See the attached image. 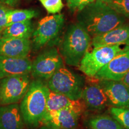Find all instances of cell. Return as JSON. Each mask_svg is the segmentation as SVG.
I'll use <instances>...</instances> for the list:
<instances>
[{"label": "cell", "mask_w": 129, "mask_h": 129, "mask_svg": "<svg viewBox=\"0 0 129 129\" xmlns=\"http://www.w3.org/2000/svg\"><path fill=\"white\" fill-rule=\"evenodd\" d=\"M77 23L94 37L125 23V17L103 1L96 0L78 12Z\"/></svg>", "instance_id": "1"}, {"label": "cell", "mask_w": 129, "mask_h": 129, "mask_svg": "<svg viewBox=\"0 0 129 129\" xmlns=\"http://www.w3.org/2000/svg\"><path fill=\"white\" fill-rule=\"evenodd\" d=\"M49 88L40 79H35L29 86L20 105L24 122L28 126L36 127L41 123L46 112Z\"/></svg>", "instance_id": "2"}, {"label": "cell", "mask_w": 129, "mask_h": 129, "mask_svg": "<svg viewBox=\"0 0 129 129\" xmlns=\"http://www.w3.org/2000/svg\"><path fill=\"white\" fill-rule=\"evenodd\" d=\"M91 37L78 23L68 27L60 46V54L66 63L79 67L81 60L88 51Z\"/></svg>", "instance_id": "3"}, {"label": "cell", "mask_w": 129, "mask_h": 129, "mask_svg": "<svg viewBox=\"0 0 129 129\" xmlns=\"http://www.w3.org/2000/svg\"><path fill=\"white\" fill-rule=\"evenodd\" d=\"M46 83L50 91L77 101L81 99L85 79L81 75L62 67L46 80Z\"/></svg>", "instance_id": "4"}, {"label": "cell", "mask_w": 129, "mask_h": 129, "mask_svg": "<svg viewBox=\"0 0 129 129\" xmlns=\"http://www.w3.org/2000/svg\"><path fill=\"white\" fill-rule=\"evenodd\" d=\"M120 45L94 47L87 51L81 60L79 69L90 77H94L102 68L123 50Z\"/></svg>", "instance_id": "5"}, {"label": "cell", "mask_w": 129, "mask_h": 129, "mask_svg": "<svg viewBox=\"0 0 129 129\" xmlns=\"http://www.w3.org/2000/svg\"><path fill=\"white\" fill-rule=\"evenodd\" d=\"M30 82L29 74L0 79V106L20 101L28 91Z\"/></svg>", "instance_id": "6"}, {"label": "cell", "mask_w": 129, "mask_h": 129, "mask_svg": "<svg viewBox=\"0 0 129 129\" xmlns=\"http://www.w3.org/2000/svg\"><path fill=\"white\" fill-rule=\"evenodd\" d=\"M64 23L62 14L47 16L40 20L32 35L34 49H39L54 40L60 33Z\"/></svg>", "instance_id": "7"}, {"label": "cell", "mask_w": 129, "mask_h": 129, "mask_svg": "<svg viewBox=\"0 0 129 129\" xmlns=\"http://www.w3.org/2000/svg\"><path fill=\"white\" fill-rule=\"evenodd\" d=\"M63 58L56 48H47L32 62V76L35 79L47 80L63 67Z\"/></svg>", "instance_id": "8"}, {"label": "cell", "mask_w": 129, "mask_h": 129, "mask_svg": "<svg viewBox=\"0 0 129 129\" xmlns=\"http://www.w3.org/2000/svg\"><path fill=\"white\" fill-rule=\"evenodd\" d=\"M129 70V46L116 55L95 75L97 80L120 81Z\"/></svg>", "instance_id": "9"}, {"label": "cell", "mask_w": 129, "mask_h": 129, "mask_svg": "<svg viewBox=\"0 0 129 129\" xmlns=\"http://www.w3.org/2000/svg\"><path fill=\"white\" fill-rule=\"evenodd\" d=\"M83 112L71 108L62 109L43 118L41 124L57 129H75Z\"/></svg>", "instance_id": "10"}, {"label": "cell", "mask_w": 129, "mask_h": 129, "mask_svg": "<svg viewBox=\"0 0 129 129\" xmlns=\"http://www.w3.org/2000/svg\"><path fill=\"white\" fill-rule=\"evenodd\" d=\"M99 81L110 104L114 107L129 108V86L121 81Z\"/></svg>", "instance_id": "11"}, {"label": "cell", "mask_w": 129, "mask_h": 129, "mask_svg": "<svg viewBox=\"0 0 129 129\" xmlns=\"http://www.w3.org/2000/svg\"><path fill=\"white\" fill-rule=\"evenodd\" d=\"M91 44L94 47L115 45L129 46V24L124 23L103 34L93 37Z\"/></svg>", "instance_id": "12"}, {"label": "cell", "mask_w": 129, "mask_h": 129, "mask_svg": "<svg viewBox=\"0 0 129 129\" xmlns=\"http://www.w3.org/2000/svg\"><path fill=\"white\" fill-rule=\"evenodd\" d=\"M31 49L29 39L1 37L0 55L14 58L26 57Z\"/></svg>", "instance_id": "13"}, {"label": "cell", "mask_w": 129, "mask_h": 129, "mask_svg": "<svg viewBox=\"0 0 129 129\" xmlns=\"http://www.w3.org/2000/svg\"><path fill=\"white\" fill-rule=\"evenodd\" d=\"M32 62L28 57L14 58L0 55V79L30 73Z\"/></svg>", "instance_id": "14"}, {"label": "cell", "mask_w": 129, "mask_h": 129, "mask_svg": "<svg viewBox=\"0 0 129 129\" xmlns=\"http://www.w3.org/2000/svg\"><path fill=\"white\" fill-rule=\"evenodd\" d=\"M81 99L85 106L91 110H102L109 103L107 96L99 83L85 85Z\"/></svg>", "instance_id": "15"}, {"label": "cell", "mask_w": 129, "mask_h": 129, "mask_svg": "<svg viewBox=\"0 0 129 129\" xmlns=\"http://www.w3.org/2000/svg\"><path fill=\"white\" fill-rule=\"evenodd\" d=\"M24 128L25 122L17 103L0 106V129Z\"/></svg>", "instance_id": "16"}, {"label": "cell", "mask_w": 129, "mask_h": 129, "mask_svg": "<svg viewBox=\"0 0 129 129\" xmlns=\"http://www.w3.org/2000/svg\"><path fill=\"white\" fill-rule=\"evenodd\" d=\"M64 108H71L83 111L84 105L81 102L80 99L74 101L60 93L50 90L47 102L46 112L43 118Z\"/></svg>", "instance_id": "17"}, {"label": "cell", "mask_w": 129, "mask_h": 129, "mask_svg": "<svg viewBox=\"0 0 129 129\" xmlns=\"http://www.w3.org/2000/svg\"><path fill=\"white\" fill-rule=\"evenodd\" d=\"M33 32L32 22L30 20H29L7 26L3 30L2 37L29 39Z\"/></svg>", "instance_id": "18"}, {"label": "cell", "mask_w": 129, "mask_h": 129, "mask_svg": "<svg viewBox=\"0 0 129 129\" xmlns=\"http://www.w3.org/2000/svg\"><path fill=\"white\" fill-rule=\"evenodd\" d=\"M85 124L88 129H125L112 117L106 115L90 117Z\"/></svg>", "instance_id": "19"}, {"label": "cell", "mask_w": 129, "mask_h": 129, "mask_svg": "<svg viewBox=\"0 0 129 129\" xmlns=\"http://www.w3.org/2000/svg\"><path fill=\"white\" fill-rule=\"evenodd\" d=\"M37 15L38 13L34 10H9L7 13V26L17 22L31 20Z\"/></svg>", "instance_id": "20"}, {"label": "cell", "mask_w": 129, "mask_h": 129, "mask_svg": "<svg viewBox=\"0 0 129 129\" xmlns=\"http://www.w3.org/2000/svg\"><path fill=\"white\" fill-rule=\"evenodd\" d=\"M109 112L112 117L124 128L129 129V108L111 107Z\"/></svg>", "instance_id": "21"}, {"label": "cell", "mask_w": 129, "mask_h": 129, "mask_svg": "<svg viewBox=\"0 0 129 129\" xmlns=\"http://www.w3.org/2000/svg\"><path fill=\"white\" fill-rule=\"evenodd\" d=\"M104 3L118 13L129 19V0H112Z\"/></svg>", "instance_id": "22"}, {"label": "cell", "mask_w": 129, "mask_h": 129, "mask_svg": "<svg viewBox=\"0 0 129 129\" xmlns=\"http://www.w3.org/2000/svg\"><path fill=\"white\" fill-rule=\"evenodd\" d=\"M39 1L50 14L59 13L63 7L62 0H39Z\"/></svg>", "instance_id": "23"}, {"label": "cell", "mask_w": 129, "mask_h": 129, "mask_svg": "<svg viewBox=\"0 0 129 129\" xmlns=\"http://www.w3.org/2000/svg\"><path fill=\"white\" fill-rule=\"evenodd\" d=\"M96 0H67V6L71 10L79 12L84 7Z\"/></svg>", "instance_id": "24"}, {"label": "cell", "mask_w": 129, "mask_h": 129, "mask_svg": "<svg viewBox=\"0 0 129 129\" xmlns=\"http://www.w3.org/2000/svg\"><path fill=\"white\" fill-rule=\"evenodd\" d=\"M9 11L6 6L0 3V31L3 32L7 24V13Z\"/></svg>", "instance_id": "25"}, {"label": "cell", "mask_w": 129, "mask_h": 129, "mask_svg": "<svg viewBox=\"0 0 129 129\" xmlns=\"http://www.w3.org/2000/svg\"><path fill=\"white\" fill-rule=\"evenodd\" d=\"M121 81L122 83H123L124 84H125V85L129 86V70L127 72L126 74L124 75V77L122 78Z\"/></svg>", "instance_id": "26"}, {"label": "cell", "mask_w": 129, "mask_h": 129, "mask_svg": "<svg viewBox=\"0 0 129 129\" xmlns=\"http://www.w3.org/2000/svg\"><path fill=\"white\" fill-rule=\"evenodd\" d=\"M38 129H57V128H53V127H48V126H46V125H43V126L41 127Z\"/></svg>", "instance_id": "27"}, {"label": "cell", "mask_w": 129, "mask_h": 129, "mask_svg": "<svg viewBox=\"0 0 129 129\" xmlns=\"http://www.w3.org/2000/svg\"><path fill=\"white\" fill-rule=\"evenodd\" d=\"M16 1V0H4V2L9 3V4H10V3H11V4H12V3H14V1Z\"/></svg>", "instance_id": "28"}, {"label": "cell", "mask_w": 129, "mask_h": 129, "mask_svg": "<svg viewBox=\"0 0 129 129\" xmlns=\"http://www.w3.org/2000/svg\"><path fill=\"white\" fill-rule=\"evenodd\" d=\"M99 1H103V2H107V1H112V0H99Z\"/></svg>", "instance_id": "29"}, {"label": "cell", "mask_w": 129, "mask_h": 129, "mask_svg": "<svg viewBox=\"0 0 129 129\" xmlns=\"http://www.w3.org/2000/svg\"><path fill=\"white\" fill-rule=\"evenodd\" d=\"M1 37H2V32L0 31V38H1Z\"/></svg>", "instance_id": "30"}]
</instances>
